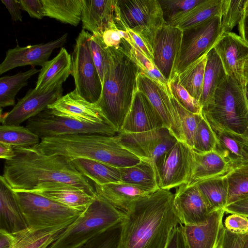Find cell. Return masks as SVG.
I'll return each instance as SVG.
<instances>
[{"mask_svg": "<svg viewBox=\"0 0 248 248\" xmlns=\"http://www.w3.org/2000/svg\"><path fill=\"white\" fill-rule=\"evenodd\" d=\"M174 194L159 188L134 203L121 223L119 248H165L170 234L182 224Z\"/></svg>", "mask_w": 248, "mask_h": 248, "instance_id": "obj_1", "label": "cell"}, {"mask_svg": "<svg viewBox=\"0 0 248 248\" xmlns=\"http://www.w3.org/2000/svg\"><path fill=\"white\" fill-rule=\"evenodd\" d=\"M13 148L15 156L5 160L2 175L13 191H29L39 186L62 183L96 195L93 182L77 170L69 158L46 155L32 147Z\"/></svg>", "mask_w": 248, "mask_h": 248, "instance_id": "obj_2", "label": "cell"}, {"mask_svg": "<svg viewBox=\"0 0 248 248\" xmlns=\"http://www.w3.org/2000/svg\"><path fill=\"white\" fill-rule=\"evenodd\" d=\"M32 147L46 155H63L100 161L119 168L139 163L141 159L124 147L118 134H84L48 137Z\"/></svg>", "mask_w": 248, "mask_h": 248, "instance_id": "obj_3", "label": "cell"}, {"mask_svg": "<svg viewBox=\"0 0 248 248\" xmlns=\"http://www.w3.org/2000/svg\"><path fill=\"white\" fill-rule=\"evenodd\" d=\"M108 49L109 64L100 97L95 103L119 133L137 90L140 70L131 51Z\"/></svg>", "mask_w": 248, "mask_h": 248, "instance_id": "obj_4", "label": "cell"}, {"mask_svg": "<svg viewBox=\"0 0 248 248\" xmlns=\"http://www.w3.org/2000/svg\"><path fill=\"white\" fill-rule=\"evenodd\" d=\"M124 216V212L97 194L91 204L48 248H79L120 225Z\"/></svg>", "mask_w": 248, "mask_h": 248, "instance_id": "obj_5", "label": "cell"}, {"mask_svg": "<svg viewBox=\"0 0 248 248\" xmlns=\"http://www.w3.org/2000/svg\"><path fill=\"white\" fill-rule=\"evenodd\" d=\"M202 114L230 132L242 135L248 128V101L238 83L227 76L217 89L213 104Z\"/></svg>", "mask_w": 248, "mask_h": 248, "instance_id": "obj_6", "label": "cell"}, {"mask_svg": "<svg viewBox=\"0 0 248 248\" xmlns=\"http://www.w3.org/2000/svg\"><path fill=\"white\" fill-rule=\"evenodd\" d=\"M14 192L28 227L34 230H64L83 212L34 193Z\"/></svg>", "mask_w": 248, "mask_h": 248, "instance_id": "obj_7", "label": "cell"}, {"mask_svg": "<svg viewBox=\"0 0 248 248\" xmlns=\"http://www.w3.org/2000/svg\"><path fill=\"white\" fill-rule=\"evenodd\" d=\"M117 28L130 30L151 46L156 31L166 24L158 0H115Z\"/></svg>", "mask_w": 248, "mask_h": 248, "instance_id": "obj_8", "label": "cell"}, {"mask_svg": "<svg viewBox=\"0 0 248 248\" xmlns=\"http://www.w3.org/2000/svg\"><path fill=\"white\" fill-rule=\"evenodd\" d=\"M91 36L88 31L82 30L76 38L71 54V75L77 92L87 101L95 103L100 97L102 84L90 50Z\"/></svg>", "mask_w": 248, "mask_h": 248, "instance_id": "obj_9", "label": "cell"}, {"mask_svg": "<svg viewBox=\"0 0 248 248\" xmlns=\"http://www.w3.org/2000/svg\"><path fill=\"white\" fill-rule=\"evenodd\" d=\"M26 127L40 139L84 134L115 136L119 133L112 125L81 122L57 115L49 108L27 121Z\"/></svg>", "mask_w": 248, "mask_h": 248, "instance_id": "obj_10", "label": "cell"}, {"mask_svg": "<svg viewBox=\"0 0 248 248\" xmlns=\"http://www.w3.org/2000/svg\"><path fill=\"white\" fill-rule=\"evenodd\" d=\"M182 31L181 45L174 75L179 74L214 47L223 34L221 16H215L199 25Z\"/></svg>", "mask_w": 248, "mask_h": 248, "instance_id": "obj_11", "label": "cell"}, {"mask_svg": "<svg viewBox=\"0 0 248 248\" xmlns=\"http://www.w3.org/2000/svg\"><path fill=\"white\" fill-rule=\"evenodd\" d=\"M193 161V149L178 141L155 163L159 188L170 190L189 184Z\"/></svg>", "mask_w": 248, "mask_h": 248, "instance_id": "obj_12", "label": "cell"}, {"mask_svg": "<svg viewBox=\"0 0 248 248\" xmlns=\"http://www.w3.org/2000/svg\"><path fill=\"white\" fill-rule=\"evenodd\" d=\"M66 79L62 78L45 90L30 89L11 111L0 113L1 124L19 125L48 108L63 96L62 84Z\"/></svg>", "mask_w": 248, "mask_h": 248, "instance_id": "obj_13", "label": "cell"}, {"mask_svg": "<svg viewBox=\"0 0 248 248\" xmlns=\"http://www.w3.org/2000/svg\"><path fill=\"white\" fill-rule=\"evenodd\" d=\"M118 136L126 149L140 159L150 160L155 164L178 141L165 127L140 133L119 132Z\"/></svg>", "mask_w": 248, "mask_h": 248, "instance_id": "obj_14", "label": "cell"}, {"mask_svg": "<svg viewBox=\"0 0 248 248\" xmlns=\"http://www.w3.org/2000/svg\"><path fill=\"white\" fill-rule=\"evenodd\" d=\"M228 76L235 80L246 94L247 80L244 66L248 56V44L233 32H224L214 46Z\"/></svg>", "mask_w": 248, "mask_h": 248, "instance_id": "obj_15", "label": "cell"}, {"mask_svg": "<svg viewBox=\"0 0 248 248\" xmlns=\"http://www.w3.org/2000/svg\"><path fill=\"white\" fill-rule=\"evenodd\" d=\"M182 33L179 28L166 24L156 31L152 42L153 62L168 81L174 75Z\"/></svg>", "mask_w": 248, "mask_h": 248, "instance_id": "obj_16", "label": "cell"}, {"mask_svg": "<svg viewBox=\"0 0 248 248\" xmlns=\"http://www.w3.org/2000/svg\"><path fill=\"white\" fill-rule=\"evenodd\" d=\"M137 89L148 99L161 117L165 127L181 141V133L178 113L173 105L168 89L151 79L141 72L139 73Z\"/></svg>", "mask_w": 248, "mask_h": 248, "instance_id": "obj_17", "label": "cell"}, {"mask_svg": "<svg viewBox=\"0 0 248 248\" xmlns=\"http://www.w3.org/2000/svg\"><path fill=\"white\" fill-rule=\"evenodd\" d=\"M173 203L184 226L201 223L213 211L196 184L179 186L174 194Z\"/></svg>", "mask_w": 248, "mask_h": 248, "instance_id": "obj_18", "label": "cell"}, {"mask_svg": "<svg viewBox=\"0 0 248 248\" xmlns=\"http://www.w3.org/2000/svg\"><path fill=\"white\" fill-rule=\"evenodd\" d=\"M68 34L46 43L26 46H17L8 49L5 57L0 64L1 75L17 67L26 65L43 66L47 61L54 49L62 47L66 42Z\"/></svg>", "mask_w": 248, "mask_h": 248, "instance_id": "obj_19", "label": "cell"}, {"mask_svg": "<svg viewBox=\"0 0 248 248\" xmlns=\"http://www.w3.org/2000/svg\"><path fill=\"white\" fill-rule=\"evenodd\" d=\"M48 108L57 115L81 122L112 125L95 103L87 101L75 89L48 106Z\"/></svg>", "mask_w": 248, "mask_h": 248, "instance_id": "obj_20", "label": "cell"}, {"mask_svg": "<svg viewBox=\"0 0 248 248\" xmlns=\"http://www.w3.org/2000/svg\"><path fill=\"white\" fill-rule=\"evenodd\" d=\"M162 127L164 123L160 115L147 97L137 89L120 132L140 133Z\"/></svg>", "mask_w": 248, "mask_h": 248, "instance_id": "obj_21", "label": "cell"}, {"mask_svg": "<svg viewBox=\"0 0 248 248\" xmlns=\"http://www.w3.org/2000/svg\"><path fill=\"white\" fill-rule=\"evenodd\" d=\"M224 209L212 212L203 222L184 226L188 248H217L224 228Z\"/></svg>", "mask_w": 248, "mask_h": 248, "instance_id": "obj_22", "label": "cell"}, {"mask_svg": "<svg viewBox=\"0 0 248 248\" xmlns=\"http://www.w3.org/2000/svg\"><path fill=\"white\" fill-rule=\"evenodd\" d=\"M114 2L115 0H81L82 30L102 36L106 31L117 28Z\"/></svg>", "mask_w": 248, "mask_h": 248, "instance_id": "obj_23", "label": "cell"}, {"mask_svg": "<svg viewBox=\"0 0 248 248\" xmlns=\"http://www.w3.org/2000/svg\"><path fill=\"white\" fill-rule=\"evenodd\" d=\"M29 192L81 211H84L96 196H92L77 187L62 183L39 186Z\"/></svg>", "mask_w": 248, "mask_h": 248, "instance_id": "obj_24", "label": "cell"}, {"mask_svg": "<svg viewBox=\"0 0 248 248\" xmlns=\"http://www.w3.org/2000/svg\"><path fill=\"white\" fill-rule=\"evenodd\" d=\"M28 228L15 192L0 177V230L14 233Z\"/></svg>", "mask_w": 248, "mask_h": 248, "instance_id": "obj_25", "label": "cell"}, {"mask_svg": "<svg viewBox=\"0 0 248 248\" xmlns=\"http://www.w3.org/2000/svg\"><path fill=\"white\" fill-rule=\"evenodd\" d=\"M94 185L97 195L124 212L137 201L154 192L122 182Z\"/></svg>", "mask_w": 248, "mask_h": 248, "instance_id": "obj_26", "label": "cell"}, {"mask_svg": "<svg viewBox=\"0 0 248 248\" xmlns=\"http://www.w3.org/2000/svg\"><path fill=\"white\" fill-rule=\"evenodd\" d=\"M193 155L192 173L188 184H195L203 180L224 176L233 168L215 150L204 153L193 150Z\"/></svg>", "mask_w": 248, "mask_h": 248, "instance_id": "obj_27", "label": "cell"}, {"mask_svg": "<svg viewBox=\"0 0 248 248\" xmlns=\"http://www.w3.org/2000/svg\"><path fill=\"white\" fill-rule=\"evenodd\" d=\"M203 116L209 123L216 136L217 143L215 150L232 167L248 163V152L234 135L209 118Z\"/></svg>", "mask_w": 248, "mask_h": 248, "instance_id": "obj_28", "label": "cell"}, {"mask_svg": "<svg viewBox=\"0 0 248 248\" xmlns=\"http://www.w3.org/2000/svg\"><path fill=\"white\" fill-rule=\"evenodd\" d=\"M227 76L221 60L213 47L207 53L202 92L199 100L202 109L213 104L216 92Z\"/></svg>", "mask_w": 248, "mask_h": 248, "instance_id": "obj_29", "label": "cell"}, {"mask_svg": "<svg viewBox=\"0 0 248 248\" xmlns=\"http://www.w3.org/2000/svg\"><path fill=\"white\" fill-rule=\"evenodd\" d=\"M71 55L62 47L57 56L48 61L40 69L35 89L45 90L61 79L67 78L71 74Z\"/></svg>", "mask_w": 248, "mask_h": 248, "instance_id": "obj_30", "label": "cell"}, {"mask_svg": "<svg viewBox=\"0 0 248 248\" xmlns=\"http://www.w3.org/2000/svg\"><path fill=\"white\" fill-rule=\"evenodd\" d=\"M76 169L95 185L121 182L119 168L94 160L78 158L71 160Z\"/></svg>", "mask_w": 248, "mask_h": 248, "instance_id": "obj_31", "label": "cell"}, {"mask_svg": "<svg viewBox=\"0 0 248 248\" xmlns=\"http://www.w3.org/2000/svg\"><path fill=\"white\" fill-rule=\"evenodd\" d=\"M121 182L153 192L159 189L155 163L141 159L133 166L120 168Z\"/></svg>", "mask_w": 248, "mask_h": 248, "instance_id": "obj_32", "label": "cell"}, {"mask_svg": "<svg viewBox=\"0 0 248 248\" xmlns=\"http://www.w3.org/2000/svg\"><path fill=\"white\" fill-rule=\"evenodd\" d=\"M222 1L203 0L168 25L184 30L199 25L215 16H221Z\"/></svg>", "mask_w": 248, "mask_h": 248, "instance_id": "obj_33", "label": "cell"}, {"mask_svg": "<svg viewBox=\"0 0 248 248\" xmlns=\"http://www.w3.org/2000/svg\"><path fill=\"white\" fill-rule=\"evenodd\" d=\"M45 16L77 26L81 21V0H42Z\"/></svg>", "mask_w": 248, "mask_h": 248, "instance_id": "obj_34", "label": "cell"}, {"mask_svg": "<svg viewBox=\"0 0 248 248\" xmlns=\"http://www.w3.org/2000/svg\"><path fill=\"white\" fill-rule=\"evenodd\" d=\"M207 53L203 54L177 74L180 84L199 102L202 92Z\"/></svg>", "mask_w": 248, "mask_h": 248, "instance_id": "obj_35", "label": "cell"}, {"mask_svg": "<svg viewBox=\"0 0 248 248\" xmlns=\"http://www.w3.org/2000/svg\"><path fill=\"white\" fill-rule=\"evenodd\" d=\"M64 230H36L27 228L14 233L15 240L9 248H48Z\"/></svg>", "mask_w": 248, "mask_h": 248, "instance_id": "obj_36", "label": "cell"}, {"mask_svg": "<svg viewBox=\"0 0 248 248\" xmlns=\"http://www.w3.org/2000/svg\"><path fill=\"white\" fill-rule=\"evenodd\" d=\"M195 184L213 211L224 209L228 197V185L225 175Z\"/></svg>", "mask_w": 248, "mask_h": 248, "instance_id": "obj_37", "label": "cell"}, {"mask_svg": "<svg viewBox=\"0 0 248 248\" xmlns=\"http://www.w3.org/2000/svg\"><path fill=\"white\" fill-rule=\"evenodd\" d=\"M40 70L32 67L28 71L19 72L13 76H4L0 78V108L15 106V97L21 88L26 86L28 80Z\"/></svg>", "mask_w": 248, "mask_h": 248, "instance_id": "obj_38", "label": "cell"}, {"mask_svg": "<svg viewBox=\"0 0 248 248\" xmlns=\"http://www.w3.org/2000/svg\"><path fill=\"white\" fill-rule=\"evenodd\" d=\"M39 137L26 126L1 124L0 126V142L13 147H32L40 142Z\"/></svg>", "mask_w": 248, "mask_h": 248, "instance_id": "obj_39", "label": "cell"}, {"mask_svg": "<svg viewBox=\"0 0 248 248\" xmlns=\"http://www.w3.org/2000/svg\"><path fill=\"white\" fill-rule=\"evenodd\" d=\"M225 177L228 185L227 205L248 196V162L233 167Z\"/></svg>", "mask_w": 248, "mask_h": 248, "instance_id": "obj_40", "label": "cell"}, {"mask_svg": "<svg viewBox=\"0 0 248 248\" xmlns=\"http://www.w3.org/2000/svg\"><path fill=\"white\" fill-rule=\"evenodd\" d=\"M170 96L178 114L182 137L181 142L186 143L192 149L195 132L202 117V113L197 114L187 110L180 105L172 95L170 94Z\"/></svg>", "mask_w": 248, "mask_h": 248, "instance_id": "obj_41", "label": "cell"}, {"mask_svg": "<svg viewBox=\"0 0 248 248\" xmlns=\"http://www.w3.org/2000/svg\"><path fill=\"white\" fill-rule=\"evenodd\" d=\"M216 143L215 133L202 114L195 132L192 149L199 153H207L215 150Z\"/></svg>", "mask_w": 248, "mask_h": 248, "instance_id": "obj_42", "label": "cell"}, {"mask_svg": "<svg viewBox=\"0 0 248 248\" xmlns=\"http://www.w3.org/2000/svg\"><path fill=\"white\" fill-rule=\"evenodd\" d=\"M246 0H223L221 15L222 33L231 32L238 25L243 15Z\"/></svg>", "mask_w": 248, "mask_h": 248, "instance_id": "obj_43", "label": "cell"}, {"mask_svg": "<svg viewBox=\"0 0 248 248\" xmlns=\"http://www.w3.org/2000/svg\"><path fill=\"white\" fill-rule=\"evenodd\" d=\"M168 88L169 94L186 109L194 114L202 113V108L199 101L180 84L177 74H175L168 81Z\"/></svg>", "mask_w": 248, "mask_h": 248, "instance_id": "obj_44", "label": "cell"}, {"mask_svg": "<svg viewBox=\"0 0 248 248\" xmlns=\"http://www.w3.org/2000/svg\"><path fill=\"white\" fill-rule=\"evenodd\" d=\"M89 45L91 54L102 84L109 64L108 49L100 35L91 34Z\"/></svg>", "mask_w": 248, "mask_h": 248, "instance_id": "obj_45", "label": "cell"}, {"mask_svg": "<svg viewBox=\"0 0 248 248\" xmlns=\"http://www.w3.org/2000/svg\"><path fill=\"white\" fill-rule=\"evenodd\" d=\"M203 0H158L167 25L188 12Z\"/></svg>", "mask_w": 248, "mask_h": 248, "instance_id": "obj_46", "label": "cell"}, {"mask_svg": "<svg viewBox=\"0 0 248 248\" xmlns=\"http://www.w3.org/2000/svg\"><path fill=\"white\" fill-rule=\"evenodd\" d=\"M131 55L138 65L140 72L142 73L164 88L168 89V81L158 70L154 62L133 46H131Z\"/></svg>", "mask_w": 248, "mask_h": 248, "instance_id": "obj_47", "label": "cell"}, {"mask_svg": "<svg viewBox=\"0 0 248 248\" xmlns=\"http://www.w3.org/2000/svg\"><path fill=\"white\" fill-rule=\"evenodd\" d=\"M120 225L93 238L79 248H119Z\"/></svg>", "mask_w": 248, "mask_h": 248, "instance_id": "obj_48", "label": "cell"}, {"mask_svg": "<svg viewBox=\"0 0 248 248\" xmlns=\"http://www.w3.org/2000/svg\"><path fill=\"white\" fill-rule=\"evenodd\" d=\"M102 37L107 47L131 51V45L127 41L129 35L126 31L117 28L109 29L106 31Z\"/></svg>", "mask_w": 248, "mask_h": 248, "instance_id": "obj_49", "label": "cell"}, {"mask_svg": "<svg viewBox=\"0 0 248 248\" xmlns=\"http://www.w3.org/2000/svg\"><path fill=\"white\" fill-rule=\"evenodd\" d=\"M224 226L232 233L247 234L248 233V217L237 214H232L226 218Z\"/></svg>", "mask_w": 248, "mask_h": 248, "instance_id": "obj_50", "label": "cell"}, {"mask_svg": "<svg viewBox=\"0 0 248 248\" xmlns=\"http://www.w3.org/2000/svg\"><path fill=\"white\" fill-rule=\"evenodd\" d=\"M245 234L232 233L224 226L217 248H242Z\"/></svg>", "mask_w": 248, "mask_h": 248, "instance_id": "obj_51", "label": "cell"}, {"mask_svg": "<svg viewBox=\"0 0 248 248\" xmlns=\"http://www.w3.org/2000/svg\"><path fill=\"white\" fill-rule=\"evenodd\" d=\"M126 31L129 35L127 41L129 44L137 48L147 58L153 62V56L151 45L143 38L127 29Z\"/></svg>", "mask_w": 248, "mask_h": 248, "instance_id": "obj_52", "label": "cell"}, {"mask_svg": "<svg viewBox=\"0 0 248 248\" xmlns=\"http://www.w3.org/2000/svg\"><path fill=\"white\" fill-rule=\"evenodd\" d=\"M21 9L26 11L30 16L41 19L45 16V12L42 0H19Z\"/></svg>", "mask_w": 248, "mask_h": 248, "instance_id": "obj_53", "label": "cell"}, {"mask_svg": "<svg viewBox=\"0 0 248 248\" xmlns=\"http://www.w3.org/2000/svg\"><path fill=\"white\" fill-rule=\"evenodd\" d=\"M165 248H188L182 224L177 225L173 229Z\"/></svg>", "mask_w": 248, "mask_h": 248, "instance_id": "obj_54", "label": "cell"}, {"mask_svg": "<svg viewBox=\"0 0 248 248\" xmlns=\"http://www.w3.org/2000/svg\"><path fill=\"white\" fill-rule=\"evenodd\" d=\"M228 213L237 214L248 217V196L238 199L224 208Z\"/></svg>", "mask_w": 248, "mask_h": 248, "instance_id": "obj_55", "label": "cell"}, {"mask_svg": "<svg viewBox=\"0 0 248 248\" xmlns=\"http://www.w3.org/2000/svg\"><path fill=\"white\" fill-rule=\"evenodd\" d=\"M1 2L5 6L9 11L11 19L14 21H22L21 8L19 0H1Z\"/></svg>", "mask_w": 248, "mask_h": 248, "instance_id": "obj_56", "label": "cell"}, {"mask_svg": "<svg viewBox=\"0 0 248 248\" xmlns=\"http://www.w3.org/2000/svg\"><path fill=\"white\" fill-rule=\"evenodd\" d=\"M14 233L0 230V248H9L15 240Z\"/></svg>", "mask_w": 248, "mask_h": 248, "instance_id": "obj_57", "label": "cell"}, {"mask_svg": "<svg viewBox=\"0 0 248 248\" xmlns=\"http://www.w3.org/2000/svg\"><path fill=\"white\" fill-rule=\"evenodd\" d=\"M239 35L248 44V16H243L238 24Z\"/></svg>", "mask_w": 248, "mask_h": 248, "instance_id": "obj_58", "label": "cell"}, {"mask_svg": "<svg viewBox=\"0 0 248 248\" xmlns=\"http://www.w3.org/2000/svg\"><path fill=\"white\" fill-rule=\"evenodd\" d=\"M15 156V152L12 146L0 142V157L5 160L12 159Z\"/></svg>", "mask_w": 248, "mask_h": 248, "instance_id": "obj_59", "label": "cell"}, {"mask_svg": "<svg viewBox=\"0 0 248 248\" xmlns=\"http://www.w3.org/2000/svg\"><path fill=\"white\" fill-rule=\"evenodd\" d=\"M233 134L236 139L244 146L245 148L248 152V128L245 132L242 135Z\"/></svg>", "mask_w": 248, "mask_h": 248, "instance_id": "obj_60", "label": "cell"}, {"mask_svg": "<svg viewBox=\"0 0 248 248\" xmlns=\"http://www.w3.org/2000/svg\"><path fill=\"white\" fill-rule=\"evenodd\" d=\"M244 74L247 80H248V56L247 57L244 66Z\"/></svg>", "mask_w": 248, "mask_h": 248, "instance_id": "obj_61", "label": "cell"}, {"mask_svg": "<svg viewBox=\"0 0 248 248\" xmlns=\"http://www.w3.org/2000/svg\"><path fill=\"white\" fill-rule=\"evenodd\" d=\"M242 248H248V233L246 234Z\"/></svg>", "mask_w": 248, "mask_h": 248, "instance_id": "obj_62", "label": "cell"}, {"mask_svg": "<svg viewBox=\"0 0 248 248\" xmlns=\"http://www.w3.org/2000/svg\"><path fill=\"white\" fill-rule=\"evenodd\" d=\"M243 15L248 16V0H246L244 4Z\"/></svg>", "mask_w": 248, "mask_h": 248, "instance_id": "obj_63", "label": "cell"}, {"mask_svg": "<svg viewBox=\"0 0 248 248\" xmlns=\"http://www.w3.org/2000/svg\"><path fill=\"white\" fill-rule=\"evenodd\" d=\"M246 96L247 99L248 101V80H247V85H246Z\"/></svg>", "mask_w": 248, "mask_h": 248, "instance_id": "obj_64", "label": "cell"}]
</instances>
